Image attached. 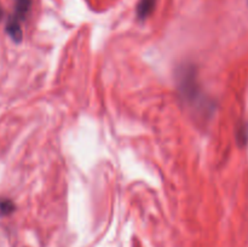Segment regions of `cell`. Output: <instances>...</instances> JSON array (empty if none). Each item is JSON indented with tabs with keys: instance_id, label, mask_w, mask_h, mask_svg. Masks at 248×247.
Returning <instances> with one entry per match:
<instances>
[{
	"instance_id": "1",
	"label": "cell",
	"mask_w": 248,
	"mask_h": 247,
	"mask_svg": "<svg viewBox=\"0 0 248 247\" xmlns=\"http://www.w3.org/2000/svg\"><path fill=\"white\" fill-rule=\"evenodd\" d=\"M19 19L17 17L11 16L7 21L6 24V31L11 39L16 43H19L22 40V28H21V23H19Z\"/></svg>"
},
{
	"instance_id": "2",
	"label": "cell",
	"mask_w": 248,
	"mask_h": 247,
	"mask_svg": "<svg viewBox=\"0 0 248 247\" xmlns=\"http://www.w3.org/2000/svg\"><path fill=\"white\" fill-rule=\"evenodd\" d=\"M156 5V0H140L137 5V16L138 18L145 19L152 15L154 7Z\"/></svg>"
},
{
	"instance_id": "3",
	"label": "cell",
	"mask_w": 248,
	"mask_h": 247,
	"mask_svg": "<svg viewBox=\"0 0 248 247\" xmlns=\"http://www.w3.org/2000/svg\"><path fill=\"white\" fill-rule=\"evenodd\" d=\"M15 6H16L15 17L21 21L27 16L29 9H31V0H15Z\"/></svg>"
},
{
	"instance_id": "4",
	"label": "cell",
	"mask_w": 248,
	"mask_h": 247,
	"mask_svg": "<svg viewBox=\"0 0 248 247\" xmlns=\"http://www.w3.org/2000/svg\"><path fill=\"white\" fill-rule=\"evenodd\" d=\"M16 206L10 199H0V217L10 216L15 211Z\"/></svg>"
},
{
	"instance_id": "5",
	"label": "cell",
	"mask_w": 248,
	"mask_h": 247,
	"mask_svg": "<svg viewBox=\"0 0 248 247\" xmlns=\"http://www.w3.org/2000/svg\"><path fill=\"white\" fill-rule=\"evenodd\" d=\"M2 18V7H1V4H0V21H1Z\"/></svg>"
}]
</instances>
